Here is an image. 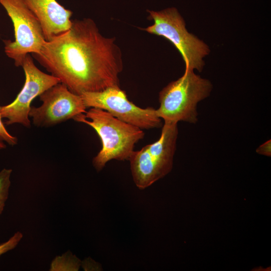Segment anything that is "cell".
I'll return each mask as SVG.
<instances>
[{"mask_svg": "<svg viewBox=\"0 0 271 271\" xmlns=\"http://www.w3.org/2000/svg\"><path fill=\"white\" fill-rule=\"evenodd\" d=\"M115 40L102 35L91 19L76 20L33 55L70 91L80 95L119 86L123 64Z\"/></svg>", "mask_w": 271, "mask_h": 271, "instance_id": "6da1fadb", "label": "cell"}, {"mask_svg": "<svg viewBox=\"0 0 271 271\" xmlns=\"http://www.w3.org/2000/svg\"><path fill=\"white\" fill-rule=\"evenodd\" d=\"M73 119L91 126L101 140L102 148L92 160L97 171L101 170L110 160H128L134 145L145 136L140 128L98 108L91 107Z\"/></svg>", "mask_w": 271, "mask_h": 271, "instance_id": "7a4b0ae2", "label": "cell"}, {"mask_svg": "<svg viewBox=\"0 0 271 271\" xmlns=\"http://www.w3.org/2000/svg\"><path fill=\"white\" fill-rule=\"evenodd\" d=\"M212 88L208 80L195 74L193 71H185L182 77L169 83L160 92L157 114L166 123H196L197 104L209 96Z\"/></svg>", "mask_w": 271, "mask_h": 271, "instance_id": "3957f363", "label": "cell"}, {"mask_svg": "<svg viewBox=\"0 0 271 271\" xmlns=\"http://www.w3.org/2000/svg\"><path fill=\"white\" fill-rule=\"evenodd\" d=\"M178 123L164 122L158 141L134 151L129 161L133 181L144 189L172 169L178 134Z\"/></svg>", "mask_w": 271, "mask_h": 271, "instance_id": "277c9868", "label": "cell"}, {"mask_svg": "<svg viewBox=\"0 0 271 271\" xmlns=\"http://www.w3.org/2000/svg\"><path fill=\"white\" fill-rule=\"evenodd\" d=\"M147 12L154 23L145 31L170 41L182 55L185 71L197 69L201 72L205 64L203 58L208 55L209 48L203 41L188 32L185 22L177 9L169 8L160 11Z\"/></svg>", "mask_w": 271, "mask_h": 271, "instance_id": "5b68a950", "label": "cell"}, {"mask_svg": "<svg viewBox=\"0 0 271 271\" xmlns=\"http://www.w3.org/2000/svg\"><path fill=\"white\" fill-rule=\"evenodd\" d=\"M12 20L15 40H4L6 55L17 67L22 66L25 57L39 53L45 39L41 24L23 0H0Z\"/></svg>", "mask_w": 271, "mask_h": 271, "instance_id": "8992f818", "label": "cell"}, {"mask_svg": "<svg viewBox=\"0 0 271 271\" xmlns=\"http://www.w3.org/2000/svg\"><path fill=\"white\" fill-rule=\"evenodd\" d=\"M80 95L86 108L94 107L104 110L118 119L143 130L159 128L162 125L156 109L137 106L128 99L120 86L85 92Z\"/></svg>", "mask_w": 271, "mask_h": 271, "instance_id": "52a82bcc", "label": "cell"}, {"mask_svg": "<svg viewBox=\"0 0 271 271\" xmlns=\"http://www.w3.org/2000/svg\"><path fill=\"white\" fill-rule=\"evenodd\" d=\"M21 66L25 75L24 85L13 102L0 106V114L2 119H7V125L17 123L29 128L31 127L29 112L32 101L61 82L58 78L37 68L30 54L25 57Z\"/></svg>", "mask_w": 271, "mask_h": 271, "instance_id": "ba28073f", "label": "cell"}, {"mask_svg": "<svg viewBox=\"0 0 271 271\" xmlns=\"http://www.w3.org/2000/svg\"><path fill=\"white\" fill-rule=\"evenodd\" d=\"M42 104L31 106L29 117L36 126H54L85 113L86 107L81 95L70 91L63 83L52 86L40 96Z\"/></svg>", "mask_w": 271, "mask_h": 271, "instance_id": "9c48e42d", "label": "cell"}, {"mask_svg": "<svg viewBox=\"0 0 271 271\" xmlns=\"http://www.w3.org/2000/svg\"><path fill=\"white\" fill-rule=\"evenodd\" d=\"M39 21L46 41L68 30L72 12L56 0H23Z\"/></svg>", "mask_w": 271, "mask_h": 271, "instance_id": "30bf717a", "label": "cell"}, {"mask_svg": "<svg viewBox=\"0 0 271 271\" xmlns=\"http://www.w3.org/2000/svg\"><path fill=\"white\" fill-rule=\"evenodd\" d=\"M12 173L11 169L4 168L0 171V215L4 211L9 197Z\"/></svg>", "mask_w": 271, "mask_h": 271, "instance_id": "8fae6325", "label": "cell"}, {"mask_svg": "<svg viewBox=\"0 0 271 271\" xmlns=\"http://www.w3.org/2000/svg\"><path fill=\"white\" fill-rule=\"evenodd\" d=\"M23 236V233L18 231L7 241L0 244V255L14 249L18 245Z\"/></svg>", "mask_w": 271, "mask_h": 271, "instance_id": "7c38bea8", "label": "cell"}, {"mask_svg": "<svg viewBox=\"0 0 271 271\" xmlns=\"http://www.w3.org/2000/svg\"><path fill=\"white\" fill-rule=\"evenodd\" d=\"M0 137L10 146H15L18 143V139L11 134L6 128L0 114Z\"/></svg>", "mask_w": 271, "mask_h": 271, "instance_id": "4fadbf2b", "label": "cell"}, {"mask_svg": "<svg viewBox=\"0 0 271 271\" xmlns=\"http://www.w3.org/2000/svg\"><path fill=\"white\" fill-rule=\"evenodd\" d=\"M271 141L268 140L261 145L257 149L256 153L267 157L271 156Z\"/></svg>", "mask_w": 271, "mask_h": 271, "instance_id": "5bb4252c", "label": "cell"}, {"mask_svg": "<svg viewBox=\"0 0 271 271\" xmlns=\"http://www.w3.org/2000/svg\"><path fill=\"white\" fill-rule=\"evenodd\" d=\"M5 141L0 137V150L6 148Z\"/></svg>", "mask_w": 271, "mask_h": 271, "instance_id": "9a60e30c", "label": "cell"}]
</instances>
